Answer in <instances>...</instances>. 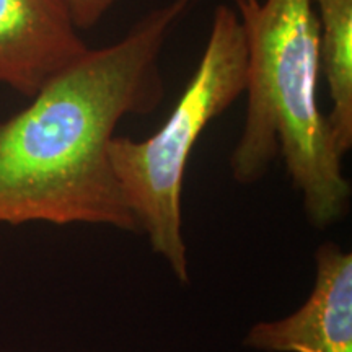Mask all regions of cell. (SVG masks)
<instances>
[{"mask_svg":"<svg viewBox=\"0 0 352 352\" xmlns=\"http://www.w3.org/2000/svg\"><path fill=\"white\" fill-rule=\"evenodd\" d=\"M195 0L148 12L113 44L88 50L0 121V223H90L139 232L109 144L127 116L165 96L160 54Z\"/></svg>","mask_w":352,"mask_h":352,"instance_id":"obj_1","label":"cell"},{"mask_svg":"<svg viewBox=\"0 0 352 352\" xmlns=\"http://www.w3.org/2000/svg\"><path fill=\"white\" fill-rule=\"evenodd\" d=\"M248 47L246 118L230 157L236 183L253 184L284 158L311 226L347 212L351 184L320 107V30L311 0H235Z\"/></svg>","mask_w":352,"mask_h":352,"instance_id":"obj_2","label":"cell"},{"mask_svg":"<svg viewBox=\"0 0 352 352\" xmlns=\"http://www.w3.org/2000/svg\"><path fill=\"white\" fill-rule=\"evenodd\" d=\"M248 47L236 8L220 3L204 52L164 124L144 140L114 135L109 158L139 232L182 284L189 283L183 236V182L195 145L210 122L245 94Z\"/></svg>","mask_w":352,"mask_h":352,"instance_id":"obj_3","label":"cell"},{"mask_svg":"<svg viewBox=\"0 0 352 352\" xmlns=\"http://www.w3.org/2000/svg\"><path fill=\"white\" fill-rule=\"evenodd\" d=\"M310 296L284 318L259 321L243 346L259 352H352V253L333 241L315 253Z\"/></svg>","mask_w":352,"mask_h":352,"instance_id":"obj_4","label":"cell"},{"mask_svg":"<svg viewBox=\"0 0 352 352\" xmlns=\"http://www.w3.org/2000/svg\"><path fill=\"white\" fill-rule=\"evenodd\" d=\"M88 50L67 0H0V85L32 98Z\"/></svg>","mask_w":352,"mask_h":352,"instance_id":"obj_5","label":"cell"},{"mask_svg":"<svg viewBox=\"0 0 352 352\" xmlns=\"http://www.w3.org/2000/svg\"><path fill=\"white\" fill-rule=\"evenodd\" d=\"M320 30L321 76L331 108L327 114L342 157L352 147V0H311Z\"/></svg>","mask_w":352,"mask_h":352,"instance_id":"obj_6","label":"cell"},{"mask_svg":"<svg viewBox=\"0 0 352 352\" xmlns=\"http://www.w3.org/2000/svg\"><path fill=\"white\" fill-rule=\"evenodd\" d=\"M120 0H67L74 25L80 30H91Z\"/></svg>","mask_w":352,"mask_h":352,"instance_id":"obj_7","label":"cell"}]
</instances>
